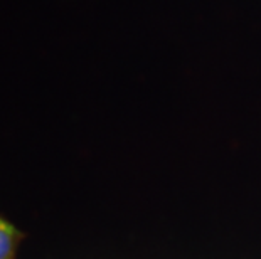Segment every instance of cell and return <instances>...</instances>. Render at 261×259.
Here are the masks:
<instances>
[{"label": "cell", "instance_id": "obj_1", "mask_svg": "<svg viewBox=\"0 0 261 259\" xmlns=\"http://www.w3.org/2000/svg\"><path fill=\"white\" fill-rule=\"evenodd\" d=\"M20 233L9 220L0 217V259H14Z\"/></svg>", "mask_w": 261, "mask_h": 259}]
</instances>
